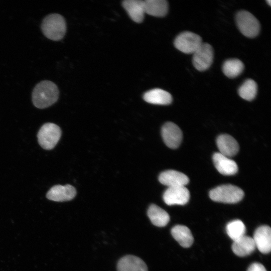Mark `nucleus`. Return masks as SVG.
Instances as JSON below:
<instances>
[{
  "instance_id": "f257e3e1",
  "label": "nucleus",
  "mask_w": 271,
  "mask_h": 271,
  "mask_svg": "<svg viewBox=\"0 0 271 271\" xmlns=\"http://www.w3.org/2000/svg\"><path fill=\"white\" fill-rule=\"evenodd\" d=\"M59 97V90L53 82L45 80L35 87L32 93L34 105L39 108L48 107L55 103Z\"/></svg>"
},
{
  "instance_id": "f03ea898",
  "label": "nucleus",
  "mask_w": 271,
  "mask_h": 271,
  "mask_svg": "<svg viewBox=\"0 0 271 271\" xmlns=\"http://www.w3.org/2000/svg\"><path fill=\"white\" fill-rule=\"evenodd\" d=\"M41 30L48 39L54 41L61 40L65 35L66 22L64 18L57 14H50L43 20Z\"/></svg>"
},
{
  "instance_id": "7ed1b4c3",
  "label": "nucleus",
  "mask_w": 271,
  "mask_h": 271,
  "mask_svg": "<svg viewBox=\"0 0 271 271\" xmlns=\"http://www.w3.org/2000/svg\"><path fill=\"white\" fill-rule=\"evenodd\" d=\"M243 196L244 192L240 188L230 184L218 186L209 192L211 200L224 203H237Z\"/></svg>"
},
{
  "instance_id": "20e7f679",
  "label": "nucleus",
  "mask_w": 271,
  "mask_h": 271,
  "mask_svg": "<svg viewBox=\"0 0 271 271\" xmlns=\"http://www.w3.org/2000/svg\"><path fill=\"white\" fill-rule=\"evenodd\" d=\"M235 19L239 30L244 36L250 38L257 36L260 24L252 14L246 11H240L237 13Z\"/></svg>"
},
{
  "instance_id": "39448f33",
  "label": "nucleus",
  "mask_w": 271,
  "mask_h": 271,
  "mask_svg": "<svg viewBox=\"0 0 271 271\" xmlns=\"http://www.w3.org/2000/svg\"><path fill=\"white\" fill-rule=\"evenodd\" d=\"M61 136L59 126L53 123H46L40 128L38 133V142L45 150H51L55 147Z\"/></svg>"
},
{
  "instance_id": "423d86ee",
  "label": "nucleus",
  "mask_w": 271,
  "mask_h": 271,
  "mask_svg": "<svg viewBox=\"0 0 271 271\" xmlns=\"http://www.w3.org/2000/svg\"><path fill=\"white\" fill-rule=\"evenodd\" d=\"M202 43L201 38L191 32H184L175 38V47L186 54H193Z\"/></svg>"
},
{
  "instance_id": "0eeeda50",
  "label": "nucleus",
  "mask_w": 271,
  "mask_h": 271,
  "mask_svg": "<svg viewBox=\"0 0 271 271\" xmlns=\"http://www.w3.org/2000/svg\"><path fill=\"white\" fill-rule=\"evenodd\" d=\"M213 50L207 43H202L193 53L192 62L195 68L198 71L208 69L213 60Z\"/></svg>"
},
{
  "instance_id": "6e6552de",
  "label": "nucleus",
  "mask_w": 271,
  "mask_h": 271,
  "mask_svg": "<svg viewBox=\"0 0 271 271\" xmlns=\"http://www.w3.org/2000/svg\"><path fill=\"white\" fill-rule=\"evenodd\" d=\"M162 137L165 144L169 148L176 149L182 140V132L176 124L168 122L164 124L161 130Z\"/></svg>"
},
{
  "instance_id": "1a4fd4ad",
  "label": "nucleus",
  "mask_w": 271,
  "mask_h": 271,
  "mask_svg": "<svg viewBox=\"0 0 271 271\" xmlns=\"http://www.w3.org/2000/svg\"><path fill=\"white\" fill-rule=\"evenodd\" d=\"M189 198V191L185 186L169 187L163 194L164 201L168 205H183L188 202Z\"/></svg>"
},
{
  "instance_id": "9d476101",
  "label": "nucleus",
  "mask_w": 271,
  "mask_h": 271,
  "mask_svg": "<svg viewBox=\"0 0 271 271\" xmlns=\"http://www.w3.org/2000/svg\"><path fill=\"white\" fill-rule=\"evenodd\" d=\"M256 247L262 253H268L271 250V229L267 225L258 227L252 237Z\"/></svg>"
},
{
  "instance_id": "9b49d317",
  "label": "nucleus",
  "mask_w": 271,
  "mask_h": 271,
  "mask_svg": "<svg viewBox=\"0 0 271 271\" xmlns=\"http://www.w3.org/2000/svg\"><path fill=\"white\" fill-rule=\"evenodd\" d=\"M76 194L74 187L70 185H57L52 187L46 194L47 198L56 202H64L73 199Z\"/></svg>"
},
{
  "instance_id": "f8f14e48",
  "label": "nucleus",
  "mask_w": 271,
  "mask_h": 271,
  "mask_svg": "<svg viewBox=\"0 0 271 271\" xmlns=\"http://www.w3.org/2000/svg\"><path fill=\"white\" fill-rule=\"evenodd\" d=\"M159 180L162 184L169 187L185 186L189 181L188 177L179 171L167 170L161 173Z\"/></svg>"
},
{
  "instance_id": "ddd939ff",
  "label": "nucleus",
  "mask_w": 271,
  "mask_h": 271,
  "mask_svg": "<svg viewBox=\"0 0 271 271\" xmlns=\"http://www.w3.org/2000/svg\"><path fill=\"white\" fill-rule=\"evenodd\" d=\"M213 161L217 171L224 175H233L238 171L237 164L230 158L219 153L213 155Z\"/></svg>"
},
{
  "instance_id": "4468645a",
  "label": "nucleus",
  "mask_w": 271,
  "mask_h": 271,
  "mask_svg": "<svg viewBox=\"0 0 271 271\" xmlns=\"http://www.w3.org/2000/svg\"><path fill=\"white\" fill-rule=\"evenodd\" d=\"M216 144L219 153L230 158L235 156L239 150V145L236 141L227 134L219 136L216 139Z\"/></svg>"
},
{
  "instance_id": "2eb2a0df",
  "label": "nucleus",
  "mask_w": 271,
  "mask_h": 271,
  "mask_svg": "<svg viewBox=\"0 0 271 271\" xmlns=\"http://www.w3.org/2000/svg\"><path fill=\"white\" fill-rule=\"evenodd\" d=\"M117 271H148V267L140 258L128 255L122 257L118 261Z\"/></svg>"
},
{
  "instance_id": "dca6fc26",
  "label": "nucleus",
  "mask_w": 271,
  "mask_h": 271,
  "mask_svg": "<svg viewBox=\"0 0 271 271\" xmlns=\"http://www.w3.org/2000/svg\"><path fill=\"white\" fill-rule=\"evenodd\" d=\"M233 252L238 256H245L252 253L256 246L252 237L244 235L233 241L232 244Z\"/></svg>"
},
{
  "instance_id": "f3484780",
  "label": "nucleus",
  "mask_w": 271,
  "mask_h": 271,
  "mask_svg": "<svg viewBox=\"0 0 271 271\" xmlns=\"http://www.w3.org/2000/svg\"><path fill=\"white\" fill-rule=\"evenodd\" d=\"M122 6L132 21L138 23L143 22L145 14L144 1L125 0Z\"/></svg>"
},
{
  "instance_id": "a211bd4d",
  "label": "nucleus",
  "mask_w": 271,
  "mask_h": 271,
  "mask_svg": "<svg viewBox=\"0 0 271 271\" xmlns=\"http://www.w3.org/2000/svg\"><path fill=\"white\" fill-rule=\"evenodd\" d=\"M146 102L158 105H168L172 101V95L167 91L156 88L146 92L143 96Z\"/></svg>"
},
{
  "instance_id": "6ab92c4d",
  "label": "nucleus",
  "mask_w": 271,
  "mask_h": 271,
  "mask_svg": "<svg viewBox=\"0 0 271 271\" xmlns=\"http://www.w3.org/2000/svg\"><path fill=\"white\" fill-rule=\"evenodd\" d=\"M171 234L174 239L183 247H189L193 243L194 238L192 233L186 226H175L171 229Z\"/></svg>"
},
{
  "instance_id": "aec40b11",
  "label": "nucleus",
  "mask_w": 271,
  "mask_h": 271,
  "mask_svg": "<svg viewBox=\"0 0 271 271\" xmlns=\"http://www.w3.org/2000/svg\"><path fill=\"white\" fill-rule=\"evenodd\" d=\"M145 13L157 17H164L168 12V4L165 0L144 1Z\"/></svg>"
},
{
  "instance_id": "412c9836",
  "label": "nucleus",
  "mask_w": 271,
  "mask_h": 271,
  "mask_svg": "<svg viewBox=\"0 0 271 271\" xmlns=\"http://www.w3.org/2000/svg\"><path fill=\"white\" fill-rule=\"evenodd\" d=\"M147 214L152 223L158 227L166 226L170 221L168 213L156 204L149 206Z\"/></svg>"
},
{
  "instance_id": "4be33fe9",
  "label": "nucleus",
  "mask_w": 271,
  "mask_h": 271,
  "mask_svg": "<svg viewBox=\"0 0 271 271\" xmlns=\"http://www.w3.org/2000/svg\"><path fill=\"white\" fill-rule=\"evenodd\" d=\"M244 67L243 63L240 60L231 59L224 62L222 71L227 77L233 78L240 75L243 71Z\"/></svg>"
},
{
  "instance_id": "5701e85b",
  "label": "nucleus",
  "mask_w": 271,
  "mask_h": 271,
  "mask_svg": "<svg viewBox=\"0 0 271 271\" xmlns=\"http://www.w3.org/2000/svg\"><path fill=\"white\" fill-rule=\"evenodd\" d=\"M257 91V84L251 79L246 80L238 89L239 96L248 101H251L255 97Z\"/></svg>"
},
{
  "instance_id": "b1692460",
  "label": "nucleus",
  "mask_w": 271,
  "mask_h": 271,
  "mask_svg": "<svg viewBox=\"0 0 271 271\" xmlns=\"http://www.w3.org/2000/svg\"><path fill=\"white\" fill-rule=\"evenodd\" d=\"M226 232L233 241L245 235L246 228L244 223L240 220H234L226 225Z\"/></svg>"
},
{
  "instance_id": "393cba45",
  "label": "nucleus",
  "mask_w": 271,
  "mask_h": 271,
  "mask_svg": "<svg viewBox=\"0 0 271 271\" xmlns=\"http://www.w3.org/2000/svg\"><path fill=\"white\" fill-rule=\"evenodd\" d=\"M247 271H266V270L262 264L254 262L250 265Z\"/></svg>"
},
{
  "instance_id": "a878e982",
  "label": "nucleus",
  "mask_w": 271,
  "mask_h": 271,
  "mask_svg": "<svg viewBox=\"0 0 271 271\" xmlns=\"http://www.w3.org/2000/svg\"><path fill=\"white\" fill-rule=\"evenodd\" d=\"M266 3H268V5L269 6H270V5H271V1H270V0H267V1H266Z\"/></svg>"
}]
</instances>
